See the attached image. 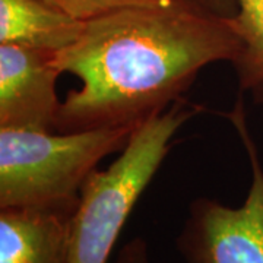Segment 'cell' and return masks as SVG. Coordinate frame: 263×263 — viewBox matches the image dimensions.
<instances>
[{
    "label": "cell",
    "instance_id": "cell-4",
    "mask_svg": "<svg viewBox=\"0 0 263 263\" xmlns=\"http://www.w3.org/2000/svg\"><path fill=\"white\" fill-rule=\"evenodd\" d=\"M226 117L245 145L252 184L238 208L227 206L211 197L192 200L176 240L184 263H263V168L241 97Z\"/></svg>",
    "mask_w": 263,
    "mask_h": 263
},
{
    "label": "cell",
    "instance_id": "cell-5",
    "mask_svg": "<svg viewBox=\"0 0 263 263\" xmlns=\"http://www.w3.org/2000/svg\"><path fill=\"white\" fill-rule=\"evenodd\" d=\"M53 51L0 44V127L56 130L62 101Z\"/></svg>",
    "mask_w": 263,
    "mask_h": 263
},
{
    "label": "cell",
    "instance_id": "cell-8",
    "mask_svg": "<svg viewBox=\"0 0 263 263\" xmlns=\"http://www.w3.org/2000/svg\"><path fill=\"white\" fill-rule=\"evenodd\" d=\"M237 12L230 24L240 40V51L233 62L241 91L263 85V0H235Z\"/></svg>",
    "mask_w": 263,
    "mask_h": 263
},
{
    "label": "cell",
    "instance_id": "cell-10",
    "mask_svg": "<svg viewBox=\"0 0 263 263\" xmlns=\"http://www.w3.org/2000/svg\"><path fill=\"white\" fill-rule=\"evenodd\" d=\"M189 8L212 13L221 18H231L237 12L235 0H179Z\"/></svg>",
    "mask_w": 263,
    "mask_h": 263
},
{
    "label": "cell",
    "instance_id": "cell-7",
    "mask_svg": "<svg viewBox=\"0 0 263 263\" xmlns=\"http://www.w3.org/2000/svg\"><path fill=\"white\" fill-rule=\"evenodd\" d=\"M85 24L44 0H0V44L57 53L81 37Z\"/></svg>",
    "mask_w": 263,
    "mask_h": 263
},
{
    "label": "cell",
    "instance_id": "cell-9",
    "mask_svg": "<svg viewBox=\"0 0 263 263\" xmlns=\"http://www.w3.org/2000/svg\"><path fill=\"white\" fill-rule=\"evenodd\" d=\"M56 9L79 21H91L117 10L130 8H171L183 5L179 0H44Z\"/></svg>",
    "mask_w": 263,
    "mask_h": 263
},
{
    "label": "cell",
    "instance_id": "cell-1",
    "mask_svg": "<svg viewBox=\"0 0 263 263\" xmlns=\"http://www.w3.org/2000/svg\"><path fill=\"white\" fill-rule=\"evenodd\" d=\"M240 47L230 18L186 5L86 21L81 37L54 56L60 73L81 81L62 101L56 132L138 126L180 100L205 66L233 63Z\"/></svg>",
    "mask_w": 263,
    "mask_h": 263
},
{
    "label": "cell",
    "instance_id": "cell-2",
    "mask_svg": "<svg viewBox=\"0 0 263 263\" xmlns=\"http://www.w3.org/2000/svg\"><path fill=\"white\" fill-rule=\"evenodd\" d=\"M203 107L180 98L142 122L119 158L95 170L82 186L69 245V263H108L116 241L138 199L160 170L180 127Z\"/></svg>",
    "mask_w": 263,
    "mask_h": 263
},
{
    "label": "cell",
    "instance_id": "cell-3",
    "mask_svg": "<svg viewBox=\"0 0 263 263\" xmlns=\"http://www.w3.org/2000/svg\"><path fill=\"white\" fill-rule=\"evenodd\" d=\"M138 126L78 132L0 127V209L76 206L100 161L122 152Z\"/></svg>",
    "mask_w": 263,
    "mask_h": 263
},
{
    "label": "cell",
    "instance_id": "cell-12",
    "mask_svg": "<svg viewBox=\"0 0 263 263\" xmlns=\"http://www.w3.org/2000/svg\"><path fill=\"white\" fill-rule=\"evenodd\" d=\"M252 94H253L254 100H256V101H259V103H263V85L260 86V88L254 89Z\"/></svg>",
    "mask_w": 263,
    "mask_h": 263
},
{
    "label": "cell",
    "instance_id": "cell-11",
    "mask_svg": "<svg viewBox=\"0 0 263 263\" xmlns=\"http://www.w3.org/2000/svg\"><path fill=\"white\" fill-rule=\"evenodd\" d=\"M116 263H151L146 241L138 237L126 243L117 256Z\"/></svg>",
    "mask_w": 263,
    "mask_h": 263
},
{
    "label": "cell",
    "instance_id": "cell-6",
    "mask_svg": "<svg viewBox=\"0 0 263 263\" xmlns=\"http://www.w3.org/2000/svg\"><path fill=\"white\" fill-rule=\"evenodd\" d=\"M75 209H0V263H69Z\"/></svg>",
    "mask_w": 263,
    "mask_h": 263
}]
</instances>
